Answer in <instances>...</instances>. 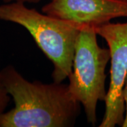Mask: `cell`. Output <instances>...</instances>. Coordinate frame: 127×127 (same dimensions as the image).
Instances as JSON below:
<instances>
[{
	"mask_svg": "<svg viewBox=\"0 0 127 127\" xmlns=\"http://www.w3.org/2000/svg\"><path fill=\"white\" fill-rule=\"evenodd\" d=\"M95 30L106 41L110 53L109 86L104 117L99 127H122L125 117L123 89L127 76V23L109 22Z\"/></svg>",
	"mask_w": 127,
	"mask_h": 127,
	"instance_id": "cell-4",
	"label": "cell"
},
{
	"mask_svg": "<svg viewBox=\"0 0 127 127\" xmlns=\"http://www.w3.org/2000/svg\"><path fill=\"white\" fill-rule=\"evenodd\" d=\"M95 28L83 25L75 47L72 71L68 76L71 95L83 106L88 124L97 122V105L107 97L106 68L109 49L101 47Z\"/></svg>",
	"mask_w": 127,
	"mask_h": 127,
	"instance_id": "cell-3",
	"label": "cell"
},
{
	"mask_svg": "<svg viewBox=\"0 0 127 127\" xmlns=\"http://www.w3.org/2000/svg\"><path fill=\"white\" fill-rule=\"evenodd\" d=\"M123 96L125 102V117L122 124V127H127V76L123 89Z\"/></svg>",
	"mask_w": 127,
	"mask_h": 127,
	"instance_id": "cell-7",
	"label": "cell"
},
{
	"mask_svg": "<svg viewBox=\"0 0 127 127\" xmlns=\"http://www.w3.org/2000/svg\"><path fill=\"white\" fill-rule=\"evenodd\" d=\"M1 75L14 106L0 114V127L74 126L81 105L71 96L68 85L29 81L11 65L2 68Z\"/></svg>",
	"mask_w": 127,
	"mask_h": 127,
	"instance_id": "cell-1",
	"label": "cell"
},
{
	"mask_svg": "<svg viewBox=\"0 0 127 127\" xmlns=\"http://www.w3.org/2000/svg\"><path fill=\"white\" fill-rule=\"evenodd\" d=\"M4 3H11V2H21V3H38L42 0H2ZM51 1V0H50Z\"/></svg>",
	"mask_w": 127,
	"mask_h": 127,
	"instance_id": "cell-8",
	"label": "cell"
},
{
	"mask_svg": "<svg viewBox=\"0 0 127 127\" xmlns=\"http://www.w3.org/2000/svg\"><path fill=\"white\" fill-rule=\"evenodd\" d=\"M0 20L21 26L53 64V81L62 83L72 71L77 38L83 25L28 8L21 2L0 5Z\"/></svg>",
	"mask_w": 127,
	"mask_h": 127,
	"instance_id": "cell-2",
	"label": "cell"
},
{
	"mask_svg": "<svg viewBox=\"0 0 127 127\" xmlns=\"http://www.w3.org/2000/svg\"><path fill=\"white\" fill-rule=\"evenodd\" d=\"M10 98L11 97L8 94L1 80V70H0V114L5 112V109L10 101Z\"/></svg>",
	"mask_w": 127,
	"mask_h": 127,
	"instance_id": "cell-6",
	"label": "cell"
},
{
	"mask_svg": "<svg viewBox=\"0 0 127 127\" xmlns=\"http://www.w3.org/2000/svg\"><path fill=\"white\" fill-rule=\"evenodd\" d=\"M42 12L80 25L97 27L127 17V0H51Z\"/></svg>",
	"mask_w": 127,
	"mask_h": 127,
	"instance_id": "cell-5",
	"label": "cell"
}]
</instances>
